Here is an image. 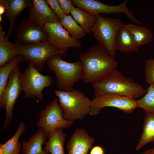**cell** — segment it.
Listing matches in <instances>:
<instances>
[{
    "label": "cell",
    "instance_id": "4fadbf2b",
    "mask_svg": "<svg viewBox=\"0 0 154 154\" xmlns=\"http://www.w3.org/2000/svg\"><path fill=\"white\" fill-rule=\"evenodd\" d=\"M15 44L30 45L48 41V35L44 27L27 19L21 22L17 30Z\"/></svg>",
    "mask_w": 154,
    "mask_h": 154
},
{
    "label": "cell",
    "instance_id": "30bf717a",
    "mask_svg": "<svg viewBox=\"0 0 154 154\" xmlns=\"http://www.w3.org/2000/svg\"><path fill=\"white\" fill-rule=\"evenodd\" d=\"M108 107L115 108L127 113L132 112L137 108L134 99L115 94H103L95 96L91 100L89 114H98L104 108Z\"/></svg>",
    "mask_w": 154,
    "mask_h": 154
},
{
    "label": "cell",
    "instance_id": "d4e9b609",
    "mask_svg": "<svg viewBox=\"0 0 154 154\" xmlns=\"http://www.w3.org/2000/svg\"><path fill=\"white\" fill-rule=\"evenodd\" d=\"M25 60L21 55H18L10 62L0 67V96L3 92L12 72L20 62Z\"/></svg>",
    "mask_w": 154,
    "mask_h": 154
},
{
    "label": "cell",
    "instance_id": "603a6c76",
    "mask_svg": "<svg viewBox=\"0 0 154 154\" xmlns=\"http://www.w3.org/2000/svg\"><path fill=\"white\" fill-rule=\"evenodd\" d=\"M70 14L74 20L84 30L86 33L90 34L91 29L96 19V16L90 14L78 7H73Z\"/></svg>",
    "mask_w": 154,
    "mask_h": 154
},
{
    "label": "cell",
    "instance_id": "4dcf8cb0",
    "mask_svg": "<svg viewBox=\"0 0 154 154\" xmlns=\"http://www.w3.org/2000/svg\"><path fill=\"white\" fill-rule=\"evenodd\" d=\"M89 154H105V152L102 147L96 145L92 148Z\"/></svg>",
    "mask_w": 154,
    "mask_h": 154
},
{
    "label": "cell",
    "instance_id": "7402d4cb",
    "mask_svg": "<svg viewBox=\"0 0 154 154\" xmlns=\"http://www.w3.org/2000/svg\"><path fill=\"white\" fill-rule=\"evenodd\" d=\"M25 129L24 123L20 122L18 128L12 137L3 144L0 142V154H20L21 144L19 139Z\"/></svg>",
    "mask_w": 154,
    "mask_h": 154
},
{
    "label": "cell",
    "instance_id": "d6986e66",
    "mask_svg": "<svg viewBox=\"0 0 154 154\" xmlns=\"http://www.w3.org/2000/svg\"><path fill=\"white\" fill-rule=\"evenodd\" d=\"M15 44L9 41L0 25V67L18 55Z\"/></svg>",
    "mask_w": 154,
    "mask_h": 154
},
{
    "label": "cell",
    "instance_id": "f546056e",
    "mask_svg": "<svg viewBox=\"0 0 154 154\" xmlns=\"http://www.w3.org/2000/svg\"><path fill=\"white\" fill-rule=\"evenodd\" d=\"M61 9L66 15L70 13L71 10L74 6L72 0H58Z\"/></svg>",
    "mask_w": 154,
    "mask_h": 154
},
{
    "label": "cell",
    "instance_id": "3957f363",
    "mask_svg": "<svg viewBox=\"0 0 154 154\" xmlns=\"http://www.w3.org/2000/svg\"><path fill=\"white\" fill-rule=\"evenodd\" d=\"M61 55L56 54L49 58L46 64L49 70L55 74L58 90H72L74 84L82 80L83 69L79 61L67 62L62 59Z\"/></svg>",
    "mask_w": 154,
    "mask_h": 154
},
{
    "label": "cell",
    "instance_id": "cb8c5ba5",
    "mask_svg": "<svg viewBox=\"0 0 154 154\" xmlns=\"http://www.w3.org/2000/svg\"><path fill=\"white\" fill-rule=\"evenodd\" d=\"M154 142V114L146 113L143 129L135 150L138 151L146 144Z\"/></svg>",
    "mask_w": 154,
    "mask_h": 154
},
{
    "label": "cell",
    "instance_id": "83f0119b",
    "mask_svg": "<svg viewBox=\"0 0 154 154\" xmlns=\"http://www.w3.org/2000/svg\"><path fill=\"white\" fill-rule=\"evenodd\" d=\"M145 79L146 83L154 84V58L147 60L145 65Z\"/></svg>",
    "mask_w": 154,
    "mask_h": 154
},
{
    "label": "cell",
    "instance_id": "8992f818",
    "mask_svg": "<svg viewBox=\"0 0 154 154\" xmlns=\"http://www.w3.org/2000/svg\"><path fill=\"white\" fill-rule=\"evenodd\" d=\"M15 44L18 54L38 71L42 70L45 63L52 56L58 54L65 55L48 41L30 45Z\"/></svg>",
    "mask_w": 154,
    "mask_h": 154
},
{
    "label": "cell",
    "instance_id": "44dd1931",
    "mask_svg": "<svg viewBox=\"0 0 154 154\" xmlns=\"http://www.w3.org/2000/svg\"><path fill=\"white\" fill-rule=\"evenodd\" d=\"M65 137L62 129H56L48 137V140L44 145L43 151L51 154H65L63 145Z\"/></svg>",
    "mask_w": 154,
    "mask_h": 154
},
{
    "label": "cell",
    "instance_id": "1f68e13d",
    "mask_svg": "<svg viewBox=\"0 0 154 154\" xmlns=\"http://www.w3.org/2000/svg\"><path fill=\"white\" fill-rule=\"evenodd\" d=\"M5 11V7L4 4L0 1V21H2V15Z\"/></svg>",
    "mask_w": 154,
    "mask_h": 154
},
{
    "label": "cell",
    "instance_id": "7c38bea8",
    "mask_svg": "<svg viewBox=\"0 0 154 154\" xmlns=\"http://www.w3.org/2000/svg\"><path fill=\"white\" fill-rule=\"evenodd\" d=\"M44 27L48 34V41L65 55L69 48L81 47L79 40L71 37L60 23H48Z\"/></svg>",
    "mask_w": 154,
    "mask_h": 154
},
{
    "label": "cell",
    "instance_id": "484cf974",
    "mask_svg": "<svg viewBox=\"0 0 154 154\" xmlns=\"http://www.w3.org/2000/svg\"><path fill=\"white\" fill-rule=\"evenodd\" d=\"M60 23L70 36L75 38L79 40L86 36L84 30L69 15L60 20Z\"/></svg>",
    "mask_w": 154,
    "mask_h": 154
},
{
    "label": "cell",
    "instance_id": "9a60e30c",
    "mask_svg": "<svg viewBox=\"0 0 154 154\" xmlns=\"http://www.w3.org/2000/svg\"><path fill=\"white\" fill-rule=\"evenodd\" d=\"M84 129L79 128L76 129L66 145L68 154H87L94 141Z\"/></svg>",
    "mask_w": 154,
    "mask_h": 154
},
{
    "label": "cell",
    "instance_id": "52a82bcc",
    "mask_svg": "<svg viewBox=\"0 0 154 154\" xmlns=\"http://www.w3.org/2000/svg\"><path fill=\"white\" fill-rule=\"evenodd\" d=\"M19 64L14 69L11 74L6 85L0 96V108L5 111V120L3 129L5 130L12 121L13 110L16 101L23 91L21 84Z\"/></svg>",
    "mask_w": 154,
    "mask_h": 154
},
{
    "label": "cell",
    "instance_id": "d6a6232c",
    "mask_svg": "<svg viewBox=\"0 0 154 154\" xmlns=\"http://www.w3.org/2000/svg\"><path fill=\"white\" fill-rule=\"evenodd\" d=\"M141 154H154V148L146 150Z\"/></svg>",
    "mask_w": 154,
    "mask_h": 154
},
{
    "label": "cell",
    "instance_id": "5bb4252c",
    "mask_svg": "<svg viewBox=\"0 0 154 154\" xmlns=\"http://www.w3.org/2000/svg\"><path fill=\"white\" fill-rule=\"evenodd\" d=\"M29 8L28 19L34 23L43 27L48 23H60V21L44 0H32Z\"/></svg>",
    "mask_w": 154,
    "mask_h": 154
},
{
    "label": "cell",
    "instance_id": "5b68a950",
    "mask_svg": "<svg viewBox=\"0 0 154 154\" xmlns=\"http://www.w3.org/2000/svg\"><path fill=\"white\" fill-rule=\"evenodd\" d=\"M123 23L117 18L96 15V19L91 29L99 44L104 47L115 58L116 52L115 41L118 30Z\"/></svg>",
    "mask_w": 154,
    "mask_h": 154
},
{
    "label": "cell",
    "instance_id": "4316f807",
    "mask_svg": "<svg viewBox=\"0 0 154 154\" xmlns=\"http://www.w3.org/2000/svg\"><path fill=\"white\" fill-rule=\"evenodd\" d=\"M145 94L136 100L137 108L143 109L146 113L154 114V84H149Z\"/></svg>",
    "mask_w": 154,
    "mask_h": 154
},
{
    "label": "cell",
    "instance_id": "9c48e42d",
    "mask_svg": "<svg viewBox=\"0 0 154 154\" xmlns=\"http://www.w3.org/2000/svg\"><path fill=\"white\" fill-rule=\"evenodd\" d=\"M73 121L65 119L62 110L56 98H54L40 111L39 119L36 126L42 128L47 137L56 129L68 128L74 123Z\"/></svg>",
    "mask_w": 154,
    "mask_h": 154
},
{
    "label": "cell",
    "instance_id": "277c9868",
    "mask_svg": "<svg viewBox=\"0 0 154 154\" xmlns=\"http://www.w3.org/2000/svg\"><path fill=\"white\" fill-rule=\"evenodd\" d=\"M64 118L74 121L82 119L90 114L91 100L81 91L73 89L67 91L55 90Z\"/></svg>",
    "mask_w": 154,
    "mask_h": 154
},
{
    "label": "cell",
    "instance_id": "ba28073f",
    "mask_svg": "<svg viewBox=\"0 0 154 154\" xmlns=\"http://www.w3.org/2000/svg\"><path fill=\"white\" fill-rule=\"evenodd\" d=\"M29 63L21 76V84L25 96L27 98H36L40 100L44 97L43 89L52 83L51 76L44 75Z\"/></svg>",
    "mask_w": 154,
    "mask_h": 154
},
{
    "label": "cell",
    "instance_id": "6da1fadb",
    "mask_svg": "<svg viewBox=\"0 0 154 154\" xmlns=\"http://www.w3.org/2000/svg\"><path fill=\"white\" fill-rule=\"evenodd\" d=\"M79 60L83 69L82 80L92 84L111 71L116 69L117 64L107 50L98 44L81 54Z\"/></svg>",
    "mask_w": 154,
    "mask_h": 154
},
{
    "label": "cell",
    "instance_id": "ac0fdd59",
    "mask_svg": "<svg viewBox=\"0 0 154 154\" xmlns=\"http://www.w3.org/2000/svg\"><path fill=\"white\" fill-rule=\"evenodd\" d=\"M123 25L116 37L115 45L117 50L126 54L137 52L139 47L132 35Z\"/></svg>",
    "mask_w": 154,
    "mask_h": 154
},
{
    "label": "cell",
    "instance_id": "f1b7e54d",
    "mask_svg": "<svg viewBox=\"0 0 154 154\" xmlns=\"http://www.w3.org/2000/svg\"><path fill=\"white\" fill-rule=\"evenodd\" d=\"M45 1L60 21L67 15L62 11L58 0H46Z\"/></svg>",
    "mask_w": 154,
    "mask_h": 154
},
{
    "label": "cell",
    "instance_id": "7a4b0ae2",
    "mask_svg": "<svg viewBox=\"0 0 154 154\" xmlns=\"http://www.w3.org/2000/svg\"><path fill=\"white\" fill-rule=\"evenodd\" d=\"M92 85L95 96L112 94L135 99L143 97L147 91L140 84L126 78L117 69L106 74Z\"/></svg>",
    "mask_w": 154,
    "mask_h": 154
},
{
    "label": "cell",
    "instance_id": "ffe728a7",
    "mask_svg": "<svg viewBox=\"0 0 154 154\" xmlns=\"http://www.w3.org/2000/svg\"><path fill=\"white\" fill-rule=\"evenodd\" d=\"M123 25L131 34L139 47L150 43L154 39L153 33L145 26L131 23Z\"/></svg>",
    "mask_w": 154,
    "mask_h": 154
},
{
    "label": "cell",
    "instance_id": "2e32d148",
    "mask_svg": "<svg viewBox=\"0 0 154 154\" xmlns=\"http://www.w3.org/2000/svg\"><path fill=\"white\" fill-rule=\"evenodd\" d=\"M48 137L44 130L38 127L36 133L32 135L28 141L22 143L21 154H49L44 151L42 146L47 141Z\"/></svg>",
    "mask_w": 154,
    "mask_h": 154
},
{
    "label": "cell",
    "instance_id": "8fae6325",
    "mask_svg": "<svg viewBox=\"0 0 154 154\" xmlns=\"http://www.w3.org/2000/svg\"><path fill=\"white\" fill-rule=\"evenodd\" d=\"M74 5L91 14L97 15L101 14L123 13L127 17L135 23L139 22L132 11L126 6L127 0L117 5L106 4L96 0H72Z\"/></svg>",
    "mask_w": 154,
    "mask_h": 154
},
{
    "label": "cell",
    "instance_id": "e0dca14e",
    "mask_svg": "<svg viewBox=\"0 0 154 154\" xmlns=\"http://www.w3.org/2000/svg\"><path fill=\"white\" fill-rule=\"evenodd\" d=\"M5 7V16L9 20V26L7 36L8 38L11 33L15 21L20 12L25 9L31 6V0H0Z\"/></svg>",
    "mask_w": 154,
    "mask_h": 154
}]
</instances>
